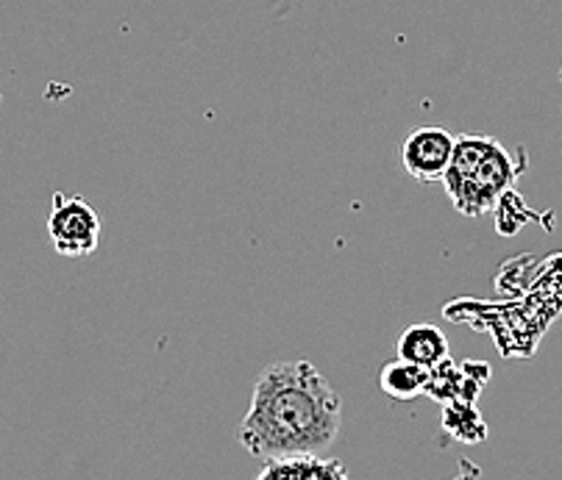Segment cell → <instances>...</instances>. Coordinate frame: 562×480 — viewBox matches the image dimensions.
<instances>
[{"instance_id": "obj_1", "label": "cell", "mask_w": 562, "mask_h": 480, "mask_svg": "<svg viewBox=\"0 0 562 480\" xmlns=\"http://www.w3.org/2000/svg\"><path fill=\"white\" fill-rule=\"evenodd\" d=\"M340 422V395L315 364L279 362L259 375L237 442L262 461L321 453L335 445Z\"/></svg>"}, {"instance_id": "obj_2", "label": "cell", "mask_w": 562, "mask_h": 480, "mask_svg": "<svg viewBox=\"0 0 562 480\" xmlns=\"http://www.w3.org/2000/svg\"><path fill=\"white\" fill-rule=\"evenodd\" d=\"M524 167H527V153H518V159H515L498 139H493L479 164L454 190H449L451 203L462 217H482V214L493 212L496 203L513 190Z\"/></svg>"}, {"instance_id": "obj_3", "label": "cell", "mask_w": 562, "mask_h": 480, "mask_svg": "<svg viewBox=\"0 0 562 480\" xmlns=\"http://www.w3.org/2000/svg\"><path fill=\"white\" fill-rule=\"evenodd\" d=\"M50 244L65 259H87L101 244V217L81 197L56 192L48 217Z\"/></svg>"}, {"instance_id": "obj_4", "label": "cell", "mask_w": 562, "mask_h": 480, "mask_svg": "<svg viewBox=\"0 0 562 480\" xmlns=\"http://www.w3.org/2000/svg\"><path fill=\"white\" fill-rule=\"evenodd\" d=\"M454 139L443 125H420L401 145V164L415 181H443L449 170Z\"/></svg>"}, {"instance_id": "obj_5", "label": "cell", "mask_w": 562, "mask_h": 480, "mask_svg": "<svg viewBox=\"0 0 562 480\" xmlns=\"http://www.w3.org/2000/svg\"><path fill=\"white\" fill-rule=\"evenodd\" d=\"M348 469L337 458H317V453L268 458L259 480H346Z\"/></svg>"}, {"instance_id": "obj_6", "label": "cell", "mask_w": 562, "mask_h": 480, "mask_svg": "<svg viewBox=\"0 0 562 480\" xmlns=\"http://www.w3.org/2000/svg\"><path fill=\"white\" fill-rule=\"evenodd\" d=\"M395 353H398V358H407L420 367H435L437 362L451 356V344L443 328L435 325V322H418V325H409L401 333Z\"/></svg>"}, {"instance_id": "obj_7", "label": "cell", "mask_w": 562, "mask_h": 480, "mask_svg": "<svg viewBox=\"0 0 562 480\" xmlns=\"http://www.w3.org/2000/svg\"><path fill=\"white\" fill-rule=\"evenodd\" d=\"M426 378H429V367L407 362V358H395V362L384 364L379 373V386L387 398L409 403V400L420 398L426 391Z\"/></svg>"}, {"instance_id": "obj_8", "label": "cell", "mask_w": 562, "mask_h": 480, "mask_svg": "<svg viewBox=\"0 0 562 480\" xmlns=\"http://www.w3.org/2000/svg\"><path fill=\"white\" fill-rule=\"evenodd\" d=\"M443 431L462 445H479L487 439V425L479 416L476 405L465 400H451L443 405Z\"/></svg>"}, {"instance_id": "obj_9", "label": "cell", "mask_w": 562, "mask_h": 480, "mask_svg": "<svg viewBox=\"0 0 562 480\" xmlns=\"http://www.w3.org/2000/svg\"><path fill=\"white\" fill-rule=\"evenodd\" d=\"M460 389H462V367L457 362L443 358V362H437L435 367H429V378H426V398H431L435 403L446 405L451 400H460Z\"/></svg>"}, {"instance_id": "obj_10", "label": "cell", "mask_w": 562, "mask_h": 480, "mask_svg": "<svg viewBox=\"0 0 562 480\" xmlns=\"http://www.w3.org/2000/svg\"><path fill=\"white\" fill-rule=\"evenodd\" d=\"M560 83H562V70H560Z\"/></svg>"}]
</instances>
